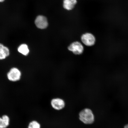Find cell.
<instances>
[{"label": "cell", "mask_w": 128, "mask_h": 128, "mask_svg": "<svg viewBox=\"0 0 128 128\" xmlns=\"http://www.w3.org/2000/svg\"><path fill=\"white\" fill-rule=\"evenodd\" d=\"M82 42L86 45L88 46H93L95 44L96 39L95 37L92 34H85L81 36Z\"/></svg>", "instance_id": "obj_4"}, {"label": "cell", "mask_w": 128, "mask_h": 128, "mask_svg": "<svg viewBox=\"0 0 128 128\" xmlns=\"http://www.w3.org/2000/svg\"><path fill=\"white\" fill-rule=\"evenodd\" d=\"M35 23L38 28L41 29L47 28L48 25L47 18L42 16H38L35 20Z\"/></svg>", "instance_id": "obj_5"}, {"label": "cell", "mask_w": 128, "mask_h": 128, "mask_svg": "<svg viewBox=\"0 0 128 128\" xmlns=\"http://www.w3.org/2000/svg\"><path fill=\"white\" fill-rule=\"evenodd\" d=\"M51 105L54 109L60 110L64 108L65 104L64 101L60 98L53 99L51 102Z\"/></svg>", "instance_id": "obj_6"}, {"label": "cell", "mask_w": 128, "mask_h": 128, "mask_svg": "<svg viewBox=\"0 0 128 128\" xmlns=\"http://www.w3.org/2000/svg\"><path fill=\"white\" fill-rule=\"evenodd\" d=\"M10 52L8 48L0 44V60L5 59L9 55Z\"/></svg>", "instance_id": "obj_7"}, {"label": "cell", "mask_w": 128, "mask_h": 128, "mask_svg": "<svg viewBox=\"0 0 128 128\" xmlns=\"http://www.w3.org/2000/svg\"><path fill=\"white\" fill-rule=\"evenodd\" d=\"M4 0H0V2H2L4 1Z\"/></svg>", "instance_id": "obj_13"}, {"label": "cell", "mask_w": 128, "mask_h": 128, "mask_svg": "<svg viewBox=\"0 0 128 128\" xmlns=\"http://www.w3.org/2000/svg\"><path fill=\"white\" fill-rule=\"evenodd\" d=\"M79 119L82 122L86 124H92L95 120L92 112L89 108L84 109L80 112Z\"/></svg>", "instance_id": "obj_1"}, {"label": "cell", "mask_w": 128, "mask_h": 128, "mask_svg": "<svg viewBox=\"0 0 128 128\" xmlns=\"http://www.w3.org/2000/svg\"><path fill=\"white\" fill-rule=\"evenodd\" d=\"M77 3L76 0H64L63 7L68 10L72 9Z\"/></svg>", "instance_id": "obj_8"}, {"label": "cell", "mask_w": 128, "mask_h": 128, "mask_svg": "<svg viewBox=\"0 0 128 128\" xmlns=\"http://www.w3.org/2000/svg\"><path fill=\"white\" fill-rule=\"evenodd\" d=\"M10 119L8 116L6 115L0 118V128H6L9 126Z\"/></svg>", "instance_id": "obj_9"}, {"label": "cell", "mask_w": 128, "mask_h": 128, "mask_svg": "<svg viewBox=\"0 0 128 128\" xmlns=\"http://www.w3.org/2000/svg\"><path fill=\"white\" fill-rule=\"evenodd\" d=\"M28 128H41V126L38 122L34 121L30 123Z\"/></svg>", "instance_id": "obj_11"}, {"label": "cell", "mask_w": 128, "mask_h": 128, "mask_svg": "<svg viewBox=\"0 0 128 128\" xmlns=\"http://www.w3.org/2000/svg\"><path fill=\"white\" fill-rule=\"evenodd\" d=\"M124 128H128V124L124 126Z\"/></svg>", "instance_id": "obj_12"}, {"label": "cell", "mask_w": 128, "mask_h": 128, "mask_svg": "<svg viewBox=\"0 0 128 128\" xmlns=\"http://www.w3.org/2000/svg\"><path fill=\"white\" fill-rule=\"evenodd\" d=\"M69 50L76 55H80L82 53L84 48L82 44L78 42H76L72 44L68 48Z\"/></svg>", "instance_id": "obj_2"}, {"label": "cell", "mask_w": 128, "mask_h": 128, "mask_svg": "<svg viewBox=\"0 0 128 128\" xmlns=\"http://www.w3.org/2000/svg\"><path fill=\"white\" fill-rule=\"evenodd\" d=\"M21 76L20 72L17 68H14L10 70L7 74L8 79L12 82L19 80Z\"/></svg>", "instance_id": "obj_3"}, {"label": "cell", "mask_w": 128, "mask_h": 128, "mask_svg": "<svg viewBox=\"0 0 128 128\" xmlns=\"http://www.w3.org/2000/svg\"><path fill=\"white\" fill-rule=\"evenodd\" d=\"M18 50L19 52L25 56L28 55L30 52L28 45L26 44H21L18 47Z\"/></svg>", "instance_id": "obj_10"}]
</instances>
